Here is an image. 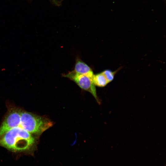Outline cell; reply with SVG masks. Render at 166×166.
<instances>
[{
	"label": "cell",
	"mask_w": 166,
	"mask_h": 166,
	"mask_svg": "<svg viewBox=\"0 0 166 166\" xmlns=\"http://www.w3.org/2000/svg\"><path fill=\"white\" fill-rule=\"evenodd\" d=\"M38 137L16 127L0 136V146L13 152L33 154L37 148Z\"/></svg>",
	"instance_id": "cell-1"
},
{
	"label": "cell",
	"mask_w": 166,
	"mask_h": 166,
	"mask_svg": "<svg viewBox=\"0 0 166 166\" xmlns=\"http://www.w3.org/2000/svg\"><path fill=\"white\" fill-rule=\"evenodd\" d=\"M53 124V122L45 117L21 110L19 127L35 136H40Z\"/></svg>",
	"instance_id": "cell-2"
},
{
	"label": "cell",
	"mask_w": 166,
	"mask_h": 166,
	"mask_svg": "<svg viewBox=\"0 0 166 166\" xmlns=\"http://www.w3.org/2000/svg\"><path fill=\"white\" fill-rule=\"evenodd\" d=\"M63 76L74 82L81 89L90 93L97 102L99 103L95 86L92 80L93 77H91L86 75L78 74L73 70L66 74H63Z\"/></svg>",
	"instance_id": "cell-3"
},
{
	"label": "cell",
	"mask_w": 166,
	"mask_h": 166,
	"mask_svg": "<svg viewBox=\"0 0 166 166\" xmlns=\"http://www.w3.org/2000/svg\"><path fill=\"white\" fill-rule=\"evenodd\" d=\"M21 110L14 107L9 109L0 126V136L11 128L19 126Z\"/></svg>",
	"instance_id": "cell-4"
},
{
	"label": "cell",
	"mask_w": 166,
	"mask_h": 166,
	"mask_svg": "<svg viewBox=\"0 0 166 166\" xmlns=\"http://www.w3.org/2000/svg\"><path fill=\"white\" fill-rule=\"evenodd\" d=\"M73 71L77 74L86 75L91 77L94 74L92 69L78 57L76 59Z\"/></svg>",
	"instance_id": "cell-5"
},
{
	"label": "cell",
	"mask_w": 166,
	"mask_h": 166,
	"mask_svg": "<svg viewBox=\"0 0 166 166\" xmlns=\"http://www.w3.org/2000/svg\"><path fill=\"white\" fill-rule=\"evenodd\" d=\"M92 80L95 85L99 87H104L109 83L102 72L94 74Z\"/></svg>",
	"instance_id": "cell-6"
},
{
	"label": "cell",
	"mask_w": 166,
	"mask_h": 166,
	"mask_svg": "<svg viewBox=\"0 0 166 166\" xmlns=\"http://www.w3.org/2000/svg\"><path fill=\"white\" fill-rule=\"evenodd\" d=\"M119 69H118L117 70L113 71L109 69H106L102 71V72L109 83L113 80L115 74L119 71Z\"/></svg>",
	"instance_id": "cell-7"
},
{
	"label": "cell",
	"mask_w": 166,
	"mask_h": 166,
	"mask_svg": "<svg viewBox=\"0 0 166 166\" xmlns=\"http://www.w3.org/2000/svg\"><path fill=\"white\" fill-rule=\"evenodd\" d=\"M55 6H59L61 5V2L57 0H49Z\"/></svg>",
	"instance_id": "cell-8"
}]
</instances>
